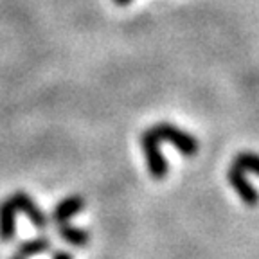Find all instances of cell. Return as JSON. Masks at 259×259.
Returning a JSON list of instances; mask_svg holds the SVG:
<instances>
[{
	"instance_id": "cell-1",
	"label": "cell",
	"mask_w": 259,
	"mask_h": 259,
	"mask_svg": "<svg viewBox=\"0 0 259 259\" xmlns=\"http://www.w3.org/2000/svg\"><path fill=\"white\" fill-rule=\"evenodd\" d=\"M141 146L142 151H144L146 164H148V169H150L151 178L155 180H164L167 177V160L164 158V153L160 150V139L155 134V130H146L144 134L141 135Z\"/></svg>"
},
{
	"instance_id": "cell-2",
	"label": "cell",
	"mask_w": 259,
	"mask_h": 259,
	"mask_svg": "<svg viewBox=\"0 0 259 259\" xmlns=\"http://www.w3.org/2000/svg\"><path fill=\"white\" fill-rule=\"evenodd\" d=\"M153 130L160 141L169 142L171 146H175L186 157H193L198 151V141H196V137L184 132V130H180L178 126L169 124V122H160V124L153 126Z\"/></svg>"
},
{
	"instance_id": "cell-3",
	"label": "cell",
	"mask_w": 259,
	"mask_h": 259,
	"mask_svg": "<svg viewBox=\"0 0 259 259\" xmlns=\"http://www.w3.org/2000/svg\"><path fill=\"white\" fill-rule=\"evenodd\" d=\"M9 198H11V202L15 203L16 210L22 212L32 225L36 227L38 231H44L45 227L49 225V216L38 207V203L32 200L31 194L24 193V191H16V193H13Z\"/></svg>"
},
{
	"instance_id": "cell-4",
	"label": "cell",
	"mask_w": 259,
	"mask_h": 259,
	"mask_svg": "<svg viewBox=\"0 0 259 259\" xmlns=\"http://www.w3.org/2000/svg\"><path fill=\"white\" fill-rule=\"evenodd\" d=\"M227 180L231 184V187L234 189V193L238 194L241 202L247 207H255L259 203V193L252 182L247 178V173L241 171L239 167L231 166L227 171Z\"/></svg>"
},
{
	"instance_id": "cell-5",
	"label": "cell",
	"mask_w": 259,
	"mask_h": 259,
	"mask_svg": "<svg viewBox=\"0 0 259 259\" xmlns=\"http://www.w3.org/2000/svg\"><path fill=\"white\" fill-rule=\"evenodd\" d=\"M85 207V200L81 198L79 194H70L67 198H63L61 202H58L53 209V214H51V220H53L56 225L60 223H67L77 214L81 212Z\"/></svg>"
},
{
	"instance_id": "cell-6",
	"label": "cell",
	"mask_w": 259,
	"mask_h": 259,
	"mask_svg": "<svg viewBox=\"0 0 259 259\" xmlns=\"http://www.w3.org/2000/svg\"><path fill=\"white\" fill-rule=\"evenodd\" d=\"M16 210L15 203L11 202V198L2 200L0 202V239L2 241H11L16 236Z\"/></svg>"
},
{
	"instance_id": "cell-7",
	"label": "cell",
	"mask_w": 259,
	"mask_h": 259,
	"mask_svg": "<svg viewBox=\"0 0 259 259\" xmlns=\"http://www.w3.org/2000/svg\"><path fill=\"white\" fill-rule=\"evenodd\" d=\"M58 236H60L65 243H69V245L77 247V248L87 247L89 241H90V232L89 231L81 229V227L70 225L69 222L60 223V225H58Z\"/></svg>"
},
{
	"instance_id": "cell-8",
	"label": "cell",
	"mask_w": 259,
	"mask_h": 259,
	"mask_svg": "<svg viewBox=\"0 0 259 259\" xmlns=\"http://www.w3.org/2000/svg\"><path fill=\"white\" fill-rule=\"evenodd\" d=\"M53 247V241L47 236H38V238L32 239H24V241L18 243V255L22 257H32V255L45 254V252L51 250Z\"/></svg>"
},
{
	"instance_id": "cell-9",
	"label": "cell",
	"mask_w": 259,
	"mask_h": 259,
	"mask_svg": "<svg viewBox=\"0 0 259 259\" xmlns=\"http://www.w3.org/2000/svg\"><path fill=\"white\" fill-rule=\"evenodd\" d=\"M232 166L239 167L245 173H252L259 177V155L254 153V151H241V153L236 155Z\"/></svg>"
},
{
	"instance_id": "cell-10",
	"label": "cell",
	"mask_w": 259,
	"mask_h": 259,
	"mask_svg": "<svg viewBox=\"0 0 259 259\" xmlns=\"http://www.w3.org/2000/svg\"><path fill=\"white\" fill-rule=\"evenodd\" d=\"M53 259H74V255L67 250H56L53 254Z\"/></svg>"
},
{
	"instance_id": "cell-11",
	"label": "cell",
	"mask_w": 259,
	"mask_h": 259,
	"mask_svg": "<svg viewBox=\"0 0 259 259\" xmlns=\"http://www.w3.org/2000/svg\"><path fill=\"white\" fill-rule=\"evenodd\" d=\"M132 0H113V4H117V6H128Z\"/></svg>"
},
{
	"instance_id": "cell-12",
	"label": "cell",
	"mask_w": 259,
	"mask_h": 259,
	"mask_svg": "<svg viewBox=\"0 0 259 259\" xmlns=\"http://www.w3.org/2000/svg\"><path fill=\"white\" fill-rule=\"evenodd\" d=\"M11 259H25V257H22V255H13Z\"/></svg>"
}]
</instances>
